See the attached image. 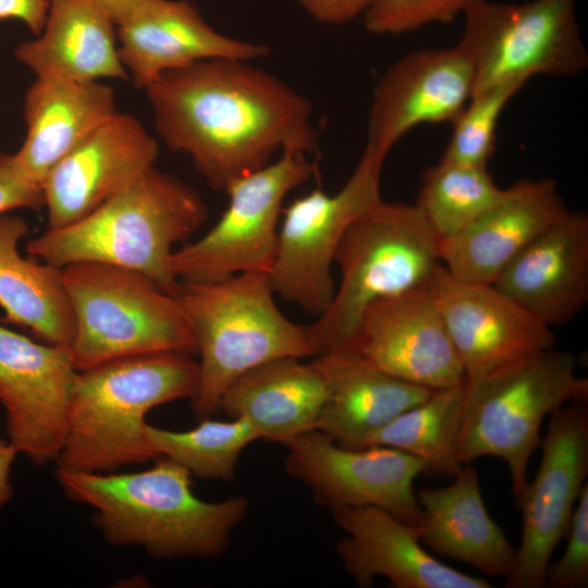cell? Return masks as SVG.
<instances>
[{
	"label": "cell",
	"mask_w": 588,
	"mask_h": 588,
	"mask_svg": "<svg viewBox=\"0 0 588 588\" xmlns=\"http://www.w3.org/2000/svg\"><path fill=\"white\" fill-rule=\"evenodd\" d=\"M492 284L550 328L571 321L588 303V216L568 210Z\"/></svg>",
	"instance_id": "7402d4cb"
},
{
	"label": "cell",
	"mask_w": 588,
	"mask_h": 588,
	"mask_svg": "<svg viewBox=\"0 0 588 588\" xmlns=\"http://www.w3.org/2000/svg\"><path fill=\"white\" fill-rule=\"evenodd\" d=\"M474 87V63L462 45L407 53L375 86L366 145L388 155L418 125L452 123Z\"/></svg>",
	"instance_id": "e0dca14e"
},
{
	"label": "cell",
	"mask_w": 588,
	"mask_h": 588,
	"mask_svg": "<svg viewBox=\"0 0 588 588\" xmlns=\"http://www.w3.org/2000/svg\"><path fill=\"white\" fill-rule=\"evenodd\" d=\"M464 16L458 44L474 63V93L502 84L525 85L535 75L573 77L588 68L576 0H481Z\"/></svg>",
	"instance_id": "30bf717a"
},
{
	"label": "cell",
	"mask_w": 588,
	"mask_h": 588,
	"mask_svg": "<svg viewBox=\"0 0 588 588\" xmlns=\"http://www.w3.org/2000/svg\"><path fill=\"white\" fill-rule=\"evenodd\" d=\"M345 536L336 543L344 571L357 586L370 587L378 576L395 588H490L482 577L458 572L430 555L417 526L370 505L331 512Z\"/></svg>",
	"instance_id": "44dd1931"
},
{
	"label": "cell",
	"mask_w": 588,
	"mask_h": 588,
	"mask_svg": "<svg viewBox=\"0 0 588 588\" xmlns=\"http://www.w3.org/2000/svg\"><path fill=\"white\" fill-rule=\"evenodd\" d=\"M49 0H0V20L22 22L34 35L45 24Z\"/></svg>",
	"instance_id": "8d00e7d4"
},
{
	"label": "cell",
	"mask_w": 588,
	"mask_h": 588,
	"mask_svg": "<svg viewBox=\"0 0 588 588\" xmlns=\"http://www.w3.org/2000/svg\"><path fill=\"white\" fill-rule=\"evenodd\" d=\"M440 241L416 205L381 199L356 218L333 257L340 285L307 326L314 355L346 347L371 303L428 282L441 265Z\"/></svg>",
	"instance_id": "8992f818"
},
{
	"label": "cell",
	"mask_w": 588,
	"mask_h": 588,
	"mask_svg": "<svg viewBox=\"0 0 588 588\" xmlns=\"http://www.w3.org/2000/svg\"><path fill=\"white\" fill-rule=\"evenodd\" d=\"M588 380L577 376L575 357L552 348L465 380L458 460L481 456L507 463L515 500L525 490L527 464L541 443L546 416L571 402H587Z\"/></svg>",
	"instance_id": "52a82bcc"
},
{
	"label": "cell",
	"mask_w": 588,
	"mask_h": 588,
	"mask_svg": "<svg viewBox=\"0 0 588 588\" xmlns=\"http://www.w3.org/2000/svg\"><path fill=\"white\" fill-rule=\"evenodd\" d=\"M567 211L554 180H519L474 222L441 238V261L458 280L492 284L518 253Z\"/></svg>",
	"instance_id": "ffe728a7"
},
{
	"label": "cell",
	"mask_w": 588,
	"mask_h": 588,
	"mask_svg": "<svg viewBox=\"0 0 588 588\" xmlns=\"http://www.w3.org/2000/svg\"><path fill=\"white\" fill-rule=\"evenodd\" d=\"M523 86L519 83H510L474 93L452 122L451 139L441 159L488 167L495 147L500 115Z\"/></svg>",
	"instance_id": "1f68e13d"
},
{
	"label": "cell",
	"mask_w": 588,
	"mask_h": 588,
	"mask_svg": "<svg viewBox=\"0 0 588 588\" xmlns=\"http://www.w3.org/2000/svg\"><path fill=\"white\" fill-rule=\"evenodd\" d=\"M201 195L179 177L151 168L82 219L47 229L26 244L28 255L63 268L103 262L138 271L177 296L174 246L205 223Z\"/></svg>",
	"instance_id": "3957f363"
},
{
	"label": "cell",
	"mask_w": 588,
	"mask_h": 588,
	"mask_svg": "<svg viewBox=\"0 0 588 588\" xmlns=\"http://www.w3.org/2000/svg\"><path fill=\"white\" fill-rule=\"evenodd\" d=\"M387 155L366 145L342 188H315L282 209L279 244L270 279L275 294L318 317L329 306L335 285V249L350 224L379 203Z\"/></svg>",
	"instance_id": "8fae6325"
},
{
	"label": "cell",
	"mask_w": 588,
	"mask_h": 588,
	"mask_svg": "<svg viewBox=\"0 0 588 588\" xmlns=\"http://www.w3.org/2000/svg\"><path fill=\"white\" fill-rule=\"evenodd\" d=\"M504 193L505 188L494 183L488 167L440 159L424 172L415 205L432 230L444 238L474 222Z\"/></svg>",
	"instance_id": "f546056e"
},
{
	"label": "cell",
	"mask_w": 588,
	"mask_h": 588,
	"mask_svg": "<svg viewBox=\"0 0 588 588\" xmlns=\"http://www.w3.org/2000/svg\"><path fill=\"white\" fill-rule=\"evenodd\" d=\"M284 446L286 474L303 482L319 506L332 512L370 505L418 525L421 512L414 480L426 473L419 458L382 445L347 449L318 429L298 434Z\"/></svg>",
	"instance_id": "4fadbf2b"
},
{
	"label": "cell",
	"mask_w": 588,
	"mask_h": 588,
	"mask_svg": "<svg viewBox=\"0 0 588 588\" xmlns=\"http://www.w3.org/2000/svg\"><path fill=\"white\" fill-rule=\"evenodd\" d=\"M346 347L389 375L431 390L465 381L430 280L371 303Z\"/></svg>",
	"instance_id": "9a60e30c"
},
{
	"label": "cell",
	"mask_w": 588,
	"mask_h": 588,
	"mask_svg": "<svg viewBox=\"0 0 588 588\" xmlns=\"http://www.w3.org/2000/svg\"><path fill=\"white\" fill-rule=\"evenodd\" d=\"M45 207L42 188L19 171L12 154L0 152V216L15 209Z\"/></svg>",
	"instance_id": "e575fe53"
},
{
	"label": "cell",
	"mask_w": 588,
	"mask_h": 588,
	"mask_svg": "<svg viewBox=\"0 0 588 588\" xmlns=\"http://www.w3.org/2000/svg\"><path fill=\"white\" fill-rule=\"evenodd\" d=\"M310 156L283 150L279 158L232 182L229 203L199 238L175 249L171 269L180 282H212L243 272H271L286 195L318 175Z\"/></svg>",
	"instance_id": "9c48e42d"
},
{
	"label": "cell",
	"mask_w": 588,
	"mask_h": 588,
	"mask_svg": "<svg viewBox=\"0 0 588 588\" xmlns=\"http://www.w3.org/2000/svg\"><path fill=\"white\" fill-rule=\"evenodd\" d=\"M571 402L551 415L540 445L537 475L516 500L522 512V538L505 588L546 587L552 553L566 538L575 502L588 474V411Z\"/></svg>",
	"instance_id": "7c38bea8"
},
{
	"label": "cell",
	"mask_w": 588,
	"mask_h": 588,
	"mask_svg": "<svg viewBox=\"0 0 588 588\" xmlns=\"http://www.w3.org/2000/svg\"><path fill=\"white\" fill-rule=\"evenodd\" d=\"M301 359L275 358L242 373L223 393L220 409L248 420L260 439L282 445L317 429L326 384L315 364Z\"/></svg>",
	"instance_id": "4316f807"
},
{
	"label": "cell",
	"mask_w": 588,
	"mask_h": 588,
	"mask_svg": "<svg viewBox=\"0 0 588 588\" xmlns=\"http://www.w3.org/2000/svg\"><path fill=\"white\" fill-rule=\"evenodd\" d=\"M145 91L166 146L186 154L213 191L224 192L277 151H319L311 102L250 61H198Z\"/></svg>",
	"instance_id": "6da1fadb"
},
{
	"label": "cell",
	"mask_w": 588,
	"mask_h": 588,
	"mask_svg": "<svg viewBox=\"0 0 588 588\" xmlns=\"http://www.w3.org/2000/svg\"><path fill=\"white\" fill-rule=\"evenodd\" d=\"M453 479L449 486L425 488L416 494L420 542L485 575L506 578L516 549L487 511L476 468L465 464Z\"/></svg>",
	"instance_id": "d4e9b609"
},
{
	"label": "cell",
	"mask_w": 588,
	"mask_h": 588,
	"mask_svg": "<svg viewBox=\"0 0 588 588\" xmlns=\"http://www.w3.org/2000/svg\"><path fill=\"white\" fill-rule=\"evenodd\" d=\"M119 57L133 85L146 89L162 74L209 59L253 61L269 47L221 34L186 0H139L117 25Z\"/></svg>",
	"instance_id": "d6986e66"
},
{
	"label": "cell",
	"mask_w": 588,
	"mask_h": 588,
	"mask_svg": "<svg viewBox=\"0 0 588 588\" xmlns=\"http://www.w3.org/2000/svg\"><path fill=\"white\" fill-rule=\"evenodd\" d=\"M136 473L56 469L65 497L95 510L93 523L113 546L142 547L160 560L209 559L224 553L245 518L242 495L207 502L192 490V475L160 456Z\"/></svg>",
	"instance_id": "7a4b0ae2"
},
{
	"label": "cell",
	"mask_w": 588,
	"mask_h": 588,
	"mask_svg": "<svg viewBox=\"0 0 588 588\" xmlns=\"http://www.w3.org/2000/svg\"><path fill=\"white\" fill-rule=\"evenodd\" d=\"M198 379L199 363L183 352L125 356L77 371L57 468L112 473L157 460L145 433L147 413L191 400Z\"/></svg>",
	"instance_id": "277c9868"
},
{
	"label": "cell",
	"mask_w": 588,
	"mask_h": 588,
	"mask_svg": "<svg viewBox=\"0 0 588 588\" xmlns=\"http://www.w3.org/2000/svg\"><path fill=\"white\" fill-rule=\"evenodd\" d=\"M315 20L343 24L363 16L372 0H297Z\"/></svg>",
	"instance_id": "d590c367"
},
{
	"label": "cell",
	"mask_w": 588,
	"mask_h": 588,
	"mask_svg": "<svg viewBox=\"0 0 588 588\" xmlns=\"http://www.w3.org/2000/svg\"><path fill=\"white\" fill-rule=\"evenodd\" d=\"M465 381L434 390L420 404L396 416L365 442L408 453L426 466V473L454 478L463 468L458 440L463 420Z\"/></svg>",
	"instance_id": "f1b7e54d"
},
{
	"label": "cell",
	"mask_w": 588,
	"mask_h": 588,
	"mask_svg": "<svg viewBox=\"0 0 588 588\" xmlns=\"http://www.w3.org/2000/svg\"><path fill=\"white\" fill-rule=\"evenodd\" d=\"M77 370L69 345L0 323V404L7 439L33 464L56 462L65 441Z\"/></svg>",
	"instance_id": "5bb4252c"
},
{
	"label": "cell",
	"mask_w": 588,
	"mask_h": 588,
	"mask_svg": "<svg viewBox=\"0 0 588 588\" xmlns=\"http://www.w3.org/2000/svg\"><path fill=\"white\" fill-rule=\"evenodd\" d=\"M148 442L160 456L182 465L203 480L231 481L244 449L260 439L243 417L228 421L204 418L187 431H173L146 425Z\"/></svg>",
	"instance_id": "4dcf8cb0"
},
{
	"label": "cell",
	"mask_w": 588,
	"mask_h": 588,
	"mask_svg": "<svg viewBox=\"0 0 588 588\" xmlns=\"http://www.w3.org/2000/svg\"><path fill=\"white\" fill-rule=\"evenodd\" d=\"M159 147L143 124L117 112L63 157L42 183L47 229L90 213L155 167Z\"/></svg>",
	"instance_id": "ac0fdd59"
},
{
	"label": "cell",
	"mask_w": 588,
	"mask_h": 588,
	"mask_svg": "<svg viewBox=\"0 0 588 588\" xmlns=\"http://www.w3.org/2000/svg\"><path fill=\"white\" fill-rule=\"evenodd\" d=\"M315 357L327 390L317 429L347 449H363L373 432L434 391L389 375L351 347Z\"/></svg>",
	"instance_id": "603a6c76"
},
{
	"label": "cell",
	"mask_w": 588,
	"mask_h": 588,
	"mask_svg": "<svg viewBox=\"0 0 588 588\" xmlns=\"http://www.w3.org/2000/svg\"><path fill=\"white\" fill-rule=\"evenodd\" d=\"M115 24H120L139 0H93Z\"/></svg>",
	"instance_id": "f35d334b"
},
{
	"label": "cell",
	"mask_w": 588,
	"mask_h": 588,
	"mask_svg": "<svg viewBox=\"0 0 588 588\" xmlns=\"http://www.w3.org/2000/svg\"><path fill=\"white\" fill-rule=\"evenodd\" d=\"M481 0H372L363 15L375 35H400L433 23H450Z\"/></svg>",
	"instance_id": "d6a6232c"
},
{
	"label": "cell",
	"mask_w": 588,
	"mask_h": 588,
	"mask_svg": "<svg viewBox=\"0 0 588 588\" xmlns=\"http://www.w3.org/2000/svg\"><path fill=\"white\" fill-rule=\"evenodd\" d=\"M62 277L74 318L69 346L77 371L132 355L197 353L177 296L147 275L85 261L63 267Z\"/></svg>",
	"instance_id": "ba28073f"
},
{
	"label": "cell",
	"mask_w": 588,
	"mask_h": 588,
	"mask_svg": "<svg viewBox=\"0 0 588 588\" xmlns=\"http://www.w3.org/2000/svg\"><path fill=\"white\" fill-rule=\"evenodd\" d=\"M36 36L14 49L36 77L130 79L119 57L117 26L93 0H49Z\"/></svg>",
	"instance_id": "484cf974"
},
{
	"label": "cell",
	"mask_w": 588,
	"mask_h": 588,
	"mask_svg": "<svg viewBox=\"0 0 588 588\" xmlns=\"http://www.w3.org/2000/svg\"><path fill=\"white\" fill-rule=\"evenodd\" d=\"M430 285L465 380L554 345L551 328L493 284L458 280L440 265Z\"/></svg>",
	"instance_id": "2e32d148"
},
{
	"label": "cell",
	"mask_w": 588,
	"mask_h": 588,
	"mask_svg": "<svg viewBox=\"0 0 588 588\" xmlns=\"http://www.w3.org/2000/svg\"><path fill=\"white\" fill-rule=\"evenodd\" d=\"M274 294L265 272L181 282L177 299L200 356L198 384L191 397L196 417L216 414L228 387L247 370L275 358L315 356L307 326L284 316Z\"/></svg>",
	"instance_id": "5b68a950"
},
{
	"label": "cell",
	"mask_w": 588,
	"mask_h": 588,
	"mask_svg": "<svg viewBox=\"0 0 588 588\" xmlns=\"http://www.w3.org/2000/svg\"><path fill=\"white\" fill-rule=\"evenodd\" d=\"M28 233L26 221L0 216V307L4 322L22 327L40 342L70 345L74 318L62 268L24 258L19 242Z\"/></svg>",
	"instance_id": "83f0119b"
},
{
	"label": "cell",
	"mask_w": 588,
	"mask_h": 588,
	"mask_svg": "<svg viewBox=\"0 0 588 588\" xmlns=\"http://www.w3.org/2000/svg\"><path fill=\"white\" fill-rule=\"evenodd\" d=\"M117 112L114 90L101 81L36 77L24 99L26 136L13 154L19 171L42 188L51 169Z\"/></svg>",
	"instance_id": "cb8c5ba5"
},
{
	"label": "cell",
	"mask_w": 588,
	"mask_h": 588,
	"mask_svg": "<svg viewBox=\"0 0 588 588\" xmlns=\"http://www.w3.org/2000/svg\"><path fill=\"white\" fill-rule=\"evenodd\" d=\"M567 546L561 559L549 564L546 587L588 586V485L585 483L574 509L567 534Z\"/></svg>",
	"instance_id": "836d02e7"
},
{
	"label": "cell",
	"mask_w": 588,
	"mask_h": 588,
	"mask_svg": "<svg viewBox=\"0 0 588 588\" xmlns=\"http://www.w3.org/2000/svg\"><path fill=\"white\" fill-rule=\"evenodd\" d=\"M19 451L8 439H0V507L13 497V486L10 481L12 465Z\"/></svg>",
	"instance_id": "74e56055"
}]
</instances>
